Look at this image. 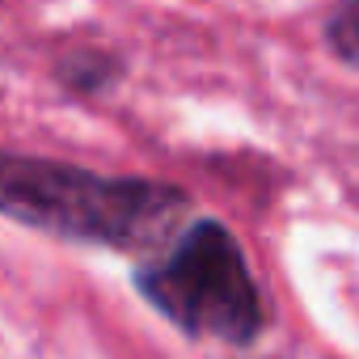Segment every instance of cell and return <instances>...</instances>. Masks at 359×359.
Returning <instances> with one entry per match:
<instances>
[{"instance_id": "1", "label": "cell", "mask_w": 359, "mask_h": 359, "mask_svg": "<svg viewBox=\"0 0 359 359\" xmlns=\"http://www.w3.org/2000/svg\"><path fill=\"white\" fill-rule=\"evenodd\" d=\"M187 191L152 177H106L81 165L0 152V216L60 241L152 254L187 212Z\"/></svg>"}, {"instance_id": "2", "label": "cell", "mask_w": 359, "mask_h": 359, "mask_svg": "<svg viewBox=\"0 0 359 359\" xmlns=\"http://www.w3.org/2000/svg\"><path fill=\"white\" fill-rule=\"evenodd\" d=\"M140 296L182 334L245 346L262 334L266 309L237 237L220 220H199L165 254L135 271Z\"/></svg>"}, {"instance_id": "4", "label": "cell", "mask_w": 359, "mask_h": 359, "mask_svg": "<svg viewBox=\"0 0 359 359\" xmlns=\"http://www.w3.org/2000/svg\"><path fill=\"white\" fill-rule=\"evenodd\" d=\"M325 43H330V51H334L342 64L359 68V0H342V5L330 13V22H325Z\"/></svg>"}, {"instance_id": "3", "label": "cell", "mask_w": 359, "mask_h": 359, "mask_svg": "<svg viewBox=\"0 0 359 359\" xmlns=\"http://www.w3.org/2000/svg\"><path fill=\"white\" fill-rule=\"evenodd\" d=\"M60 85L68 93H106L118 76H123V60L118 55H106V51H72L68 60H60Z\"/></svg>"}]
</instances>
